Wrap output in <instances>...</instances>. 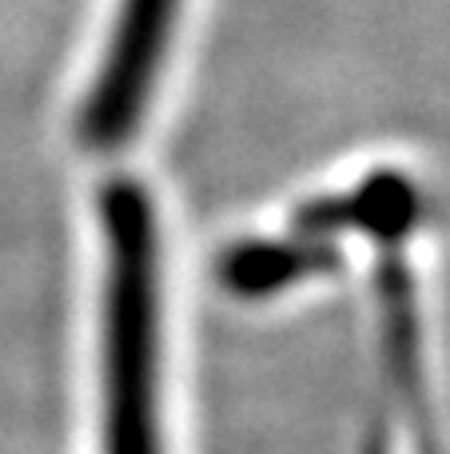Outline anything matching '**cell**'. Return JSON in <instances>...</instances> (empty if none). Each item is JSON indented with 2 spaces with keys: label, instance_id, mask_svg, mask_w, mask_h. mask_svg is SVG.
<instances>
[{
  "label": "cell",
  "instance_id": "1",
  "mask_svg": "<svg viewBox=\"0 0 450 454\" xmlns=\"http://www.w3.org/2000/svg\"><path fill=\"white\" fill-rule=\"evenodd\" d=\"M104 411L108 454H159V239L144 188L104 192Z\"/></svg>",
  "mask_w": 450,
  "mask_h": 454
},
{
  "label": "cell",
  "instance_id": "2",
  "mask_svg": "<svg viewBox=\"0 0 450 454\" xmlns=\"http://www.w3.org/2000/svg\"><path fill=\"white\" fill-rule=\"evenodd\" d=\"M175 4L180 0H120L116 32L80 120V132L92 148H116L136 132L164 64Z\"/></svg>",
  "mask_w": 450,
  "mask_h": 454
}]
</instances>
